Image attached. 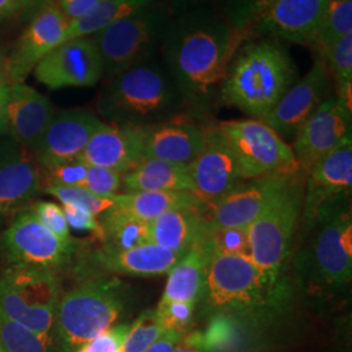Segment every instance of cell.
<instances>
[{
    "instance_id": "1",
    "label": "cell",
    "mask_w": 352,
    "mask_h": 352,
    "mask_svg": "<svg viewBox=\"0 0 352 352\" xmlns=\"http://www.w3.org/2000/svg\"><path fill=\"white\" fill-rule=\"evenodd\" d=\"M244 42L225 14L213 7L174 17L161 58L184 103L204 109L218 98L227 68Z\"/></svg>"
},
{
    "instance_id": "2",
    "label": "cell",
    "mask_w": 352,
    "mask_h": 352,
    "mask_svg": "<svg viewBox=\"0 0 352 352\" xmlns=\"http://www.w3.org/2000/svg\"><path fill=\"white\" fill-rule=\"evenodd\" d=\"M296 81L298 67L282 42L254 38L244 42L235 52L218 100L261 119Z\"/></svg>"
},
{
    "instance_id": "3",
    "label": "cell",
    "mask_w": 352,
    "mask_h": 352,
    "mask_svg": "<svg viewBox=\"0 0 352 352\" xmlns=\"http://www.w3.org/2000/svg\"><path fill=\"white\" fill-rule=\"evenodd\" d=\"M98 100L113 124L146 126L171 119L184 104L180 90L158 55L107 78Z\"/></svg>"
},
{
    "instance_id": "4",
    "label": "cell",
    "mask_w": 352,
    "mask_h": 352,
    "mask_svg": "<svg viewBox=\"0 0 352 352\" xmlns=\"http://www.w3.org/2000/svg\"><path fill=\"white\" fill-rule=\"evenodd\" d=\"M126 300V287L115 277L96 278L67 292L55 317L63 352H77L110 330L123 314Z\"/></svg>"
},
{
    "instance_id": "5",
    "label": "cell",
    "mask_w": 352,
    "mask_h": 352,
    "mask_svg": "<svg viewBox=\"0 0 352 352\" xmlns=\"http://www.w3.org/2000/svg\"><path fill=\"white\" fill-rule=\"evenodd\" d=\"M327 0H223L228 23L245 41L272 38L311 46Z\"/></svg>"
},
{
    "instance_id": "6",
    "label": "cell",
    "mask_w": 352,
    "mask_h": 352,
    "mask_svg": "<svg viewBox=\"0 0 352 352\" xmlns=\"http://www.w3.org/2000/svg\"><path fill=\"white\" fill-rule=\"evenodd\" d=\"M173 17L164 3L141 7L91 36L101 55L103 76L110 78L161 51Z\"/></svg>"
},
{
    "instance_id": "7",
    "label": "cell",
    "mask_w": 352,
    "mask_h": 352,
    "mask_svg": "<svg viewBox=\"0 0 352 352\" xmlns=\"http://www.w3.org/2000/svg\"><path fill=\"white\" fill-rule=\"evenodd\" d=\"M59 304L52 270L13 265L0 277V315L38 336H51Z\"/></svg>"
},
{
    "instance_id": "8",
    "label": "cell",
    "mask_w": 352,
    "mask_h": 352,
    "mask_svg": "<svg viewBox=\"0 0 352 352\" xmlns=\"http://www.w3.org/2000/svg\"><path fill=\"white\" fill-rule=\"evenodd\" d=\"M302 205V189L296 176L248 226L250 256L270 287L289 253Z\"/></svg>"
},
{
    "instance_id": "9",
    "label": "cell",
    "mask_w": 352,
    "mask_h": 352,
    "mask_svg": "<svg viewBox=\"0 0 352 352\" xmlns=\"http://www.w3.org/2000/svg\"><path fill=\"white\" fill-rule=\"evenodd\" d=\"M218 126L234 153L239 179L302 170L292 148L261 120H228Z\"/></svg>"
},
{
    "instance_id": "10",
    "label": "cell",
    "mask_w": 352,
    "mask_h": 352,
    "mask_svg": "<svg viewBox=\"0 0 352 352\" xmlns=\"http://www.w3.org/2000/svg\"><path fill=\"white\" fill-rule=\"evenodd\" d=\"M269 287L250 254H217L208 265L201 296L209 311H250L263 304Z\"/></svg>"
},
{
    "instance_id": "11",
    "label": "cell",
    "mask_w": 352,
    "mask_h": 352,
    "mask_svg": "<svg viewBox=\"0 0 352 352\" xmlns=\"http://www.w3.org/2000/svg\"><path fill=\"white\" fill-rule=\"evenodd\" d=\"M346 200L327 202L312 223L316 234L309 263L318 280L334 287L350 283L352 277L351 212Z\"/></svg>"
},
{
    "instance_id": "12",
    "label": "cell",
    "mask_w": 352,
    "mask_h": 352,
    "mask_svg": "<svg viewBox=\"0 0 352 352\" xmlns=\"http://www.w3.org/2000/svg\"><path fill=\"white\" fill-rule=\"evenodd\" d=\"M351 110L337 96H330L312 113L294 138V154L304 173L321 158L351 141Z\"/></svg>"
},
{
    "instance_id": "13",
    "label": "cell",
    "mask_w": 352,
    "mask_h": 352,
    "mask_svg": "<svg viewBox=\"0 0 352 352\" xmlns=\"http://www.w3.org/2000/svg\"><path fill=\"white\" fill-rule=\"evenodd\" d=\"M34 76L51 90L94 87L103 77L100 51L90 37L65 41L36 65Z\"/></svg>"
},
{
    "instance_id": "14",
    "label": "cell",
    "mask_w": 352,
    "mask_h": 352,
    "mask_svg": "<svg viewBox=\"0 0 352 352\" xmlns=\"http://www.w3.org/2000/svg\"><path fill=\"white\" fill-rule=\"evenodd\" d=\"M300 171L272 174L251 179L248 183H238L223 197L214 202L213 209L209 213L204 214L206 227L250 226Z\"/></svg>"
},
{
    "instance_id": "15",
    "label": "cell",
    "mask_w": 352,
    "mask_h": 352,
    "mask_svg": "<svg viewBox=\"0 0 352 352\" xmlns=\"http://www.w3.org/2000/svg\"><path fill=\"white\" fill-rule=\"evenodd\" d=\"M69 20L54 0L34 13L33 20L19 39L4 64V72L12 84H23L30 72L50 51L64 42ZM11 84V85H12Z\"/></svg>"
},
{
    "instance_id": "16",
    "label": "cell",
    "mask_w": 352,
    "mask_h": 352,
    "mask_svg": "<svg viewBox=\"0 0 352 352\" xmlns=\"http://www.w3.org/2000/svg\"><path fill=\"white\" fill-rule=\"evenodd\" d=\"M330 89L331 77L325 64L317 59L307 75L298 80L258 120L270 126L282 139H294L302 123L330 97Z\"/></svg>"
},
{
    "instance_id": "17",
    "label": "cell",
    "mask_w": 352,
    "mask_h": 352,
    "mask_svg": "<svg viewBox=\"0 0 352 352\" xmlns=\"http://www.w3.org/2000/svg\"><path fill=\"white\" fill-rule=\"evenodd\" d=\"M102 124L97 115L84 109L54 113L49 126L33 148L39 167L47 170L80 158L89 140Z\"/></svg>"
},
{
    "instance_id": "18",
    "label": "cell",
    "mask_w": 352,
    "mask_h": 352,
    "mask_svg": "<svg viewBox=\"0 0 352 352\" xmlns=\"http://www.w3.org/2000/svg\"><path fill=\"white\" fill-rule=\"evenodd\" d=\"M3 239L14 265L54 270L63 266L74 252V243H64L54 235L33 212L19 214Z\"/></svg>"
},
{
    "instance_id": "19",
    "label": "cell",
    "mask_w": 352,
    "mask_h": 352,
    "mask_svg": "<svg viewBox=\"0 0 352 352\" xmlns=\"http://www.w3.org/2000/svg\"><path fill=\"white\" fill-rule=\"evenodd\" d=\"M188 171L195 195L204 202L218 201L239 183L234 153L219 126L205 128L204 146Z\"/></svg>"
},
{
    "instance_id": "20",
    "label": "cell",
    "mask_w": 352,
    "mask_h": 352,
    "mask_svg": "<svg viewBox=\"0 0 352 352\" xmlns=\"http://www.w3.org/2000/svg\"><path fill=\"white\" fill-rule=\"evenodd\" d=\"M80 160L124 175L145 160V126L103 123L89 140Z\"/></svg>"
},
{
    "instance_id": "21",
    "label": "cell",
    "mask_w": 352,
    "mask_h": 352,
    "mask_svg": "<svg viewBox=\"0 0 352 352\" xmlns=\"http://www.w3.org/2000/svg\"><path fill=\"white\" fill-rule=\"evenodd\" d=\"M308 174L302 206L304 226H312L317 214L327 202L351 193L352 140L321 158Z\"/></svg>"
},
{
    "instance_id": "22",
    "label": "cell",
    "mask_w": 352,
    "mask_h": 352,
    "mask_svg": "<svg viewBox=\"0 0 352 352\" xmlns=\"http://www.w3.org/2000/svg\"><path fill=\"white\" fill-rule=\"evenodd\" d=\"M182 257L176 252L148 243L124 251L102 247L91 252L81 265L87 266V272H97L100 274L157 277L168 274Z\"/></svg>"
},
{
    "instance_id": "23",
    "label": "cell",
    "mask_w": 352,
    "mask_h": 352,
    "mask_svg": "<svg viewBox=\"0 0 352 352\" xmlns=\"http://www.w3.org/2000/svg\"><path fill=\"white\" fill-rule=\"evenodd\" d=\"M54 113L50 100L36 89L25 84L8 85L6 132L19 145L33 149Z\"/></svg>"
},
{
    "instance_id": "24",
    "label": "cell",
    "mask_w": 352,
    "mask_h": 352,
    "mask_svg": "<svg viewBox=\"0 0 352 352\" xmlns=\"http://www.w3.org/2000/svg\"><path fill=\"white\" fill-rule=\"evenodd\" d=\"M205 128L183 118L145 126V158L188 166L201 151Z\"/></svg>"
},
{
    "instance_id": "25",
    "label": "cell",
    "mask_w": 352,
    "mask_h": 352,
    "mask_svg": "<svg viewBox=\"0 0 352 352\" xmlns=\"http://www.w3.org/2000/svg\"><path fill=\"white\" fill-rule=\"evenodd\" d=\"M42 173L32 151L20 145L0 151V214L29 201L41 189Z\"/></svg>"
},
{
    "instance_id": "26",
    "label": "cell",
    "mask_w": 352,
    "mask_h": 352,
    "mask_svg": "<svg viewBox=\"0 0 352 352\" xmlns=\"http://www.w3.org/2000/svg\"><path fill=\"white\" fill-rule=\"evenodd\" d=\"M206 230L200 208L173 209L149 223L151 243L182 256L201 241Z\"/></svg>"
},
{
    "instance_id": "27",
    "label": "cell",
    "mask_w": 352,
    "mask_h": 352,
    "mask_svg": "<svg viewBox=\"0 0 352 352\" xmlns=\"http://www.w3.org/2000/svg\"><path fill=\"white\" fill-rule=\"evenodd\" d=\"M124 188L131 192H190L195 195L188 166L145 158L123 175Z\"/></svg>"
},
{
    "instance_id": "28",
    "label": "cell",
    "mask_w": 352,
    "mask_h": 352,
    "mask_svg": "<svg viewBox=\"0 0 352 352\" xmlns=\"http://www.w3.org/2000/svg\"><path fill=\"white\" fill-rule=\"evenodd\" d=\"M210 252L201 241L187 252L168 272L161 302H199L205 285Z\"/></svg>"
},
{
    "instance_id": "29",
    "label": "cell",
    "mask_w": 352,
    "mask_h": 352,
    "mask_svg": "<svg viewBox=\"0 0 352 352\" xmlns=\"http://www.w3.org/2000/svg\"><path fill=\"white\" fill-rule=\"evenodd\" d=\"M115 208L120 212L151 223L162 214L177 208H200V197L190 192H131L115 195Z\"/></svg>"
},
{
    "instance_id": "30",
    "label": "cell",
    "mask_w": 352,
    "mask_h": 352,
    "mask_svg": "<svg viewBox=\"0 0 352 352\" xmlns=\"http://www.w3.org/2000/svg\"><path fill=\"white\" fill-rule=\"evenodd\" d=\"M102 217L103 247L124 251L151 243L149 223L118 210L115 206L106 210Z\"/></svg>"
},
{
    "instance_id": "31",
    "label": "cell",
    "mask_w": 352,
    "mask_h": 352,
    "mask_svg": "<svg viewBox=\"0 0 352 352\" xmlns=\"http://www.w3.org/2000/svg\"><path fill=\"white\" fill-rule=\"evenodd\" d=\"M141 7L145 6L126 0H101L94 10L80 19L69 21L64 42L76 38L91 37Z\"/></svg>"
},
{
    "instance_id": "32",
    "label": "cell",
    "mask_w": 352,
    "mask_h": 352,
    "mask_svg": "<svg viewBox=\"0 0 352 352\" xmlns=\"http://www.w3.org/2000/svg\"><path fill=\"white\" fill-rule=\"evenodd\" d=\"M352 33V0H327L311 49L324 56L340 38Z\"/></svg>"
},
{
    "instance_id": "33",
    "label": "cell",
    "mask_w": 352,
    "mask_h": 352,
    "mask_svg": "<svg viewBox=\"0 0 352 352\" xmlns=\"http://www.w3.org/2000/svg\"><path fill=\"white\" fill-rule=\"evenodd\" d=\"M51 336H38L0 315V351L50 352Z\"/></svg>"
},
{
    "instance_id": "34",
    "label": "cell",
    "mask_w": 352,
    "mask_h": 352,
    "mask_svg": "<svg viewBox=\"0 0 352 352\" xmlns=\"http://www.w3.org/2000/svg\"><path fill=\"white\" fill-rule=\"evenodd\" d=\"M201 243L206 247V250L210 252L212 257L217 254L235 253L250 254L248 226L208 228Z\"/></svg>"
},
{
    "instance_id": "35",
    "label": "cell",
    "mask_w": 352,
    "mask_h": 352,
    "mask_svg": "<svg viewBox=\"0 0 352 352\" xmlns=\"http://www.w3.org/2000/svg\"><path fill=\"white\" fill-rule=\"evenodd\" d=\"M166 331L158 321L155 311H145L131 324L120 352H145Z\"/></svg>"
},
{
    "instance_id": "36",
    "label": "cell",
    "mask_w": 352,
    "mask_h": 352,
    "mask_svg": "<svg viewBox=\"0 0 352 352\" xmlns=\"http://www.w3.org/2000/svg\"><path fill=\"white\" fill-rule=\"evenodd\" d=\"M338 89L352 85V33L340 38L320 59Z\"/></svg>"
},
{
    "instance_id": "37",
    "label": "cell",
    "mask_w": 352,
    "mask_h": 352,
    "mask_svg": "<svg viewBox=\"0 0 352 352\" xmlns=\"http://www.w3.org/2000/svg\"><path fill=\"white\" fill-rule=\"evenodd\" d=\"M45 192L56 197L63 204L74 205L76 208L87 210L89 213L94 214V215L104 213L106 210H109L115 205V200H113L115 196L113 197H100L84 187L47 186V187H45Z\"/></svg>"
},
{
    "instance_id": "38",
    "label": "cell",
    "mask_w": 352,
    "mask_h": 352,
    "mask_svg": "<svg viewBox=\"0 0 352 352\" xmlns=\"http://www.w3.org/2000/svg\"><path fill=\"white\" fill-rule=\"evenodd\" d=\"M196 305V302H160L154 311L158 321L166 330L188 333Z\"/></svg>"
},
{
    "instance_id": "39",
    "label": "cell",
    "mask_w": 352,
    "mask_h": 352,
    "mask_svg": "<svg viewBox=\"0 0 352 352\" xmlns=\"http://www.w3.org/2000/svg\"><path fill=\"white\" fill-rule=\"evenodd\" d=\"M123 174L100 166H88L85 182L81 187L100 197H113L122 187Z\"/></svg>"
},
{
    "instance_id": "40",
    "label": "cell",
    "mask_w": 352,
    "mask_h": 352,
    "mask_svg": "<svg viewBox=\"0 0 352 352\" xmlns=\"http://www.w3.org/2000/svg\"><path fill=\"white\" fill-rule=\"evenodd\" d=\"M45 173L46 187H81L87 177L88 164L80 158H76L74 161L47 168L45 170Z\"/></svg>"
},
{
    "instance_id": "41",
    "label": "cell",
    "mask_w": 352,
    "mask_h": 352,
    "mask_svg": "<svg viewBox=\"0 0 352 352\" xmlns=\"http://www.w3.org/2000/svg\"><path fill=\"white\" fill-rule=\"evenodd\" d=\"M33 214L38 221L56 235L64 243H74L69 234V226L67 223L65 215L60 206L49 201H41L36 204Z\"/></svg>"
},
{
    "instance_id": "42",
    "label": "cell",
    "mask_w": 352,
    "mask_h": 352,
    "mask_svg": "<svg viewBox=\"0 0 352 352\" xmlns=\"http://www.w3.org/2000/svg\"><path fill=\"white\" fill-rule=\"evenodd\" d=\"M131 324L111 327L96 340L82 346L77 352H120Z\"/></svg>"
},
{
    "instance_id": "43",
    "label": "cell",
    "mask_w": 352,
    "mask_h": 352,
    "mask_svg": "<svg viewBox=\"0 0 352 352\" xmlns=\"http://www.w3.org/2000/svg\"><path fill=\"white\" fill-rule=\"evenodd\" d=\"M62 210L65 215L68 226L75 230L91 231L93 234H96L98 239L102 240L103 231H102L101 222L96 218L94 214L89 213L87 210H82L80 208H76L74 205H68V204H63Z\"/></svg>"
},
{
    "instance_id": "44",
    "label": "cell",
    "mask_w": 352,
    "mask_h": 352,
    "mask_svg": "<svg viewBox=\"0 0 352 352\" xmlns=\"http://www.w3.org/2000/svg\"><path fill=\"white\" fill-rule=\"evenodd\" d=\"M64 16L74 21L94 10L101 0H54Z\"/></svg>"
},
{
    "instance_id": "45",
    "label": "cell",
    "mask_w": 352,
    "mask_h": 352,
    "mask_svg": "<svg viewBox=\"0 0 352 352\" xmlns=\"http://www.w3.org/2000/svg\"><path fill=\"white\" fill-rule=\"evenodd\" d=\"M223 0H164V4L171 17H177L183 13L190 12L204 7H213Z\"/></svg>"
},
{
    "instance_id": "46",
    "label": "cell",
    "mask_w": 352,
    "mask_h": 352,
    "mask_svg": "<svg viewBox=\"0 0 352 352\" xmlns=\"http://www.w3.org/2000/svg\"><path fill=\"white\" fill-rule=\"evenodd\" d=\"M173 352H209L205 344L204 333L195 330L186 333Z\"/></svg>"
},
{
    "instance_id": "47",
    "label": "cell",
    "mask_w": 352,
    "mask_h": 352,
    "mask_svg": "<svg viewBox=\"0 0 352 352\" xmlns=\"http://www.w3.org/2000/svg\"><path fill=\"white\" fill-rule=\"evenodd\" d=\"M186 333L177 330H166L145 352H173Z\"/></svg>"
},
{
    "instance_id": "48",
    "label": "cell",
    "mask_w": 352,
    "mask_h": 352,
    "mask_svg": "<svg viewBox=\"0 0 352 352\" xmlns=\"http://www.w3.org/2000/svg\"><path fill=\"white\" fill-rule=\"evenodd\" d=\"M7 90L8 85L0 81V133L7 131Z\"/></svg>"
},
{
    "instance_id": "49",
    "label": "cell",
    "mask_w": 352,
    "mask_h": 352,
    "mask_svg": "<svg viewBox=\"0 0 352 352\" xmlns=\"http://www.w3.org/2000/svg\"><path fill=\"white\" fill-rule=\"evenodd\" d=\"M23 10V0H0V20Z\"/></svg>"
},
{
    "instance_id": "50",
    "label": "cell",
    "mask_w": 352,
    "mask_h": 352,
    "mask_svg": "<svg viewBox=\"0 0 352 352\" xmlns=\"http://www.w3.org/2000/svg\"><path fill=\"white\" fill-rule=\"evenodd\" d=\"M50 0H23V11L28 13H36Z\"/></svg>"
},
{
    "instance_id": "51",
    "label": "cell",
    "mask_w": 352,
    "mask_h": 352,
    "mask_svg": "<svg viewBox=\"0 0 352 352\" xmlns=\"http://www.w3.org/2000/svg\"><path fill=\"white\" fill-rule=\"evenodd\" d=\"M126 1L138 3V4H141V6H149V4H153V3H157V1H160V0H126Z\"/></svg>"
},
{
    "instance_id": "52",
    "label": "cell",
    "mask_w": 352,
    "mask_h": 352,
    "mask_svg": "<svg viewBox=\"0 0 352 352\" xmlns=\"http://www.w3.org/2000/svg\"><path fill=\"white\" fill-rule=\"evenodd\" d=\"M1 65H3V56L0 55V68H1Z\"/></svg>"
},
{
    "instance_id": "53",
    "label": "cell",
    "mask_w": 352,
    "mask_h": 352,
    "mask_svg": "<svg viewBox=\"0 0 352 352\" xmlns=\"http://www.w3.org/2000/svg\"><path fill=\"white\" fill-rule=\"evenodd\" d=\"M0 352H1V351H0Z\"/></svg>"
}]
</instances>
